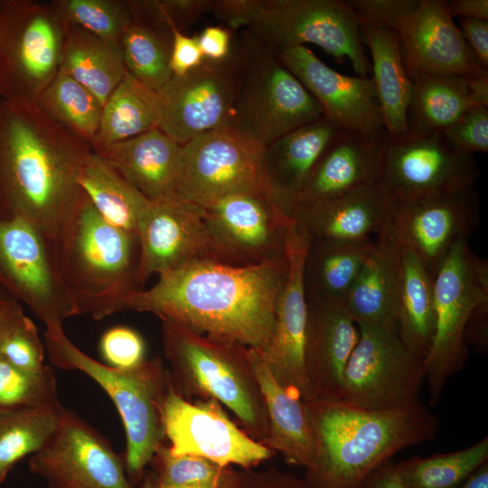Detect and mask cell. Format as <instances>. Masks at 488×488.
I'll return each mask as SVG.
<instances>
[{
  "label": "cell",
  "instance_id": "6da1fadb",
  "mask_svg": "<svg viewBox=\"0 0 488 488\" xmlns=\"http://www.w3.org/2000/svg\"><path fill=\"white\" fill-rule=\"evenodd\" d=\"M286 266V257L245 267L194 262L131 292L125 310L260 352L271 334Z\"/></svg>",
  "mask_w": 488,
  "mask_h": 488
},
{
  "label": "cell",
  "instance_id": "7a4b0ae2",
  "mask_svg": "<svg viewBox=\"0 0 488 488\" xmlns=\"http://www.w3.org/2000/svg\"><path fill=\"white\" fill-rule=\"evenodd\" d=\"M91 152L34 102L0 99V219H23L53 242L84 195L78 178Z\"/></svg>",
  "mask_w": 488,
  "mask_h": 488
},
{
  "label": "cell",
  "instance_id": "3957f363",
  "mask_svg": "<svg viewBox=\"0 0 488 488\" xmlns=\"http://www.w3.org/2000/svg\"><path fill=\"white\" fill-rule=\"evenodd\" d=\"M314 454L305 469L310 488H357L376 467L398 452L433 441L437 417L419 403L390 411H368L341 401L305 402Z\"/></svg>",
  "mask_w": 488,
  "mask_h": 488
},
{
  "label": "cell",
  "instance_id": "277c9868",
  "mask_svg": "<svg viewBox=\"0 0 488 488\" xmlns=\"http://www.w3.org/2000/svg\"><path fill=\"white\" fill-rule=\"evenodd\" d=\"M53 243L78 315L106 318L125 310L129 294L140 289L136 234L108 222L85 193L63 221Z\"/></svg>",
  "mask_w": 488,
  "mask_h": 488
},
{
  "label": "cell",
  "instance_id": "5b68a950",
  "mask_svg": "<svg viewBox=\"0 0 488 488\" xmlns=\"http://www.w3.org/2000/svg\"><path fill=\"white\" fill-rule=\"evenodd\" d=\"M161 333L176 391L185 399L217 400L235 415L245 433L266 446L267 411L249 348L167 322H162Z\"/></svg>",
  "mask_w": 488,
  "mask_h": 488
},
{
  "label": "cell",
  "instance_id": "8992f818",
  "mask_svg": "<svg viewBox=\"0 0 488 488\" xmlns=\"http://www.w3.org/2000/svg\"><path fill=\"white\" fill-rule=\"evenodd\" d=\"M51 362L63 370L85 373L99 384L115 405L126 435L124 463L136 487L145 476L157 447L165 438L162 408L172 380L160 357L128 370L108 366L79 349L62 324H47L43 333Z\"/></svg>",
  "mask_w": 488,
  "mask_h": 488
},
{
  "label": "cell",
  "instance_id": "52a82bcc",
  "mask_svg": "<svg viewBox=\"0 0 488 488\" xmlns=\"http://www.w3.org/2000/svg\"><path fill=\"white\" fill-rule=\"evenodd\" d=\"M360 24L387 27L399 37L408 76L429 72L488 77L443 0H349Z\"/></svg>",
  "mask_w": 488,
  "mask_h": 488
},
{
  "label": "cell",
  "instance_id": "ba28073f",
  "mask_svg": "<svg viewBox=\"0 0 488 488\" xmlns=\"http://www.w3.org/2000/svg\"><path fill=\"white\" fill-rule=\"evenodd\" d=\"M240 53V80L231 125L267 146L324 117L316 99L277 52L249 35Z\"/></svg>",
  "mask_w": 488,
  "mask_h": 488
},
{
  "label": "cell",
  "instance_id": "9c48e42d",
  "mask_svg": "<svg viewBox=\"0 0 488 488\" xmlns=\"http://www.w3.org/2000/svg\"><path fill=\"white\" fill-rule=\"evenodd\" d=\"M359 340L346 364L341 402L368 411L419 403L425 359L401 339L396 322L357 323Z\"/></svg>",
  "mask_w": 488,
  "mask_h": 488
},
{
  "label": "cell",
  "instance_id": "30bf717a",
  "mask_svg": "<svg viewBox=\"0 0 488 488\" xmlns=\"http://www.w3.org/2000/svg\"><path fill=\"white\" fill-rule=\"evenodd\" d=\"M65 28L52 2L0 0V99L36 101L59 72Z\"/></svg>",
  "mask_w": 488,
  "mask_h": 488
},
{
  "label": "cell",
  "instance_id": "8fae6325",
  "mask_svg": "<svg viewBox=\"0 0 488 488\" xmlns=\"http://www.w3.org/2000/svg\"><path fill=\"white\" fill-rule=\"evenodd\" d=\"M436 328L425 358L428 403L436 405L449 378L460 371L469 356L464 333L472 312L488 301V264L457 242L434 278Z\"/></svg>",
  "mask_w": 488,
  "mask_h": 488
},
{
  "label": "cell",
  "instance_id": "7c38bea8",
  "mask_svg": "<svg viewBox=\"0 0 488 488\" xmlns=\"http://www.w3.org/2000/svg\"><path fill=\"white\" fill-rule=\"evenodd\" d=\"M249 31L256 42L277 53L311 43L338 62L347 59L360 77H368L371 70L359 19L346 1L262 0Z\"/></svg>",
  "mask_w": 488,
  "mask_h": 488
},
{
  "label": "cell",
  "instance_id": "4fadbf2b",
  "mask_svg": "<svg viewBox=\"0 0 488 488\" xmlns=\"http://www.w3.org/2000/svg\"><path fill=\"white\" fill-rule=\"evenodd\" d=\"M175 196L207 207L235 193L269 196L263 160L266 146L228 124L188 141Z\"/></svg>",
  "mask_w": 488,
  "mask_h": 488
},
{
  "label": "cell",
  "instance_id": "5bb4252c",
  "mask_svg": "<svg viewBox=\"0 0 488 488\" xmlns=\"http://www.w3.org/2000/svg\"><path fill=\"white\" fill-rule=\"evenodd\" d=\"M478 168L471 154L452 147L442 134L387 135L376 187L389 205L474 189Z\"/></svg>",
  "mask_w": 488,
  "mask_h": 488
},
{
  "label": "cell",
  "instance_id": "9a60e30c",
  "mask_svg": "<svg viewBox=\"0 0 488 488\" xmlns=\"http://www.w3.org/2000/svg\"><path fill=\"white\" fill-rule=\"evenodd\" d=\"M0 286L44 325L62 324L78 315L54 243L21 218L0 219Z\"/></svg>",
  "mask_w": 488,
  "mask_h": 488
},
{
  "label": "cell",
  "instance_id": "2e32d148",
  "mask_svg": "<svg viewBox=\"0 0 488 488\" xmlns=\"http://www.w3.org/2000/svg\"><path fill=\"white\" fill-rule=\"evenodd\" d=\"M202 208L216 262L245 267L286 257L295 219L271 196L235 193Z\"/></svg>",
  "mask_w": 488,
  "mask_h": 488
},
{
  "label": "cell",
  "instance_id": "e0dca14e",
  "mask_svg": "<svg viewBox=\"0 0 488 488\" xmlns=\"http://www.w3.org/2000/svg\"><path fill=\"white\" fill-rule=\"evenodd\" d=\"M241 72V53L204 60L184 75H173L157 93L158 127L181 145L231 124Z\"/></svg>",
  "mask_w": 488,
  "mask_h": 488
},
{
  "label": "cell",
  "instance_id": "ac0fdd59",
  "mask_svg": "<svg viewBox=\"0 0 488 488\" xmlns=\"http://www.w3.org/2000/svg\"><path fill=\"white\" fill-rule=\"evenodd\" d=\"M162 421L174 455H192L222 466L250 469L275 454L238 427L217 400L189 401L173 383L163 403Z\"/></svg>",
  "mask_w": 488,
  "mask_h": 488
},
{
  "label": "cell",
  "instance_id": "d6986e66",
  "mask_svg": "<svg viewBox=\"0 0 488 488\" xmlns=\"http://www.w3.org/2000/svg\"><path fill=\"white\" fill-rule=\"evenodd\" d=\"M28 467L51 488H136L109 441L65 408L51 438L30 456Z\"/></svg>",
  "mask_w": 488,
  "mask_h": 488
},
{
  "label": "cell",
  "instance_id": "ffe728a7",
  "mask_svg": "<svg viewBox=\"0 0 488 488\" xmlns=\"http://www.w3.org/2000/svg\"><path fill=\"white\" fill-rule=\"evenodd\" d=\"M310 240L295 220L286 238V275L277 298L271 334L263 350L257 351L277 383L305 402L312 400L304 357L307 314L304 263Z\"/></svg>",
  "mask_w": 488,
  "mask_h": 488
},
{
  "label": "cell",
  "instance_id": "44dd1931",
  "mask_svg": "<svg viewBox=\"0 0 488 488\" xmlns=\"http://www.w3.org/2000/svg\"><path fill=\"white\" fill-rule=\"evenodd\" d=\"M136 236L140 288L153 275L215 261L203 208L177 196L148 201L139 216Z\"/></svg>",
  "mask_w": 488,
  "mask_h": 488
},
{
  "label": "cell",
  "instance_id": "7402d4cb",
  "mask_svg": "<svg viewBox=\"0 0 488 488\" xmlns=\"http://www.w3.org/2000/svg\"><path fill=\"white\" fill-rule=\"evenodd\" d=\"M390 208V231L397 243L413 252L434 277L451 249L467 240L479 224L474 189Z\"/></svg>",
  "mask_w": 488,
  "mask_h": 488
},
{
  "label": "cell",
  "instance_id": "603a6c76",
  "mask_svg": "<svg viewBox=\"0 0 488 488\" xmlns=\"http://www.w3.org/2000/svg\"><path fill=\"white\" fill-rule=\"evenodd\" d=\"M277 55L316 99L323 116L338 128L364 134L385 131L372 78L342 74L305 46Z\"/></svg>",
  "mask_w": 488,
  "mask_h": 488
},
{
  "label": "cell",
  "instance_id": "cb8c5ba5",
  "mask_svg": "<svg viewBox=\"0 0 488 488\" xmlns=\"http://www.w3.org/2000/svg\"><path fill=\"white\" fill-rule=\"evenodd\" d=\"M305 367L312 400L340 401L359 329L344 302L306 299Z\"/></svg>",
  "mask_w": 488,
  "mask_h": 488
},
{
  "label": "cell",
  "instance_id": "d4e9b609",
  "mask_svg": "<svg viewBox=\"0 0 488 488\" xmlns=\"http://www.w3.org/2000/svg\"><path fill=\"white\" fill-rule=\"evenodd\" d=\"M386 137V131H342L312 170L296 201L293 215L299 209L375 186Z\"/></svg>",
  "mask_w": 488,
  "mask_h": 488
},
{
  "label": "cell",
  "instance_id": "484cf974",
  "mask_svg": "<svg viewBox=\"0 0 488 488\" xmlns=\"http://www.w3.org/2000/svg\"><path fill=\"white\" fill-rule=\"evenodd\" d=\"M99 155L147 201L175 196L183 168V146L159 128L113 144Z\"/></svg>",
  "mask_w": 488,
  "mask_h": 488
},
{
  "label": "cell",
  "instance_id": "4316f807",
  "mask_svg": "<svg viewBox=\"0 0 488 488\" xmlns=\"http://www.w3.org/2000/svg\"><path fill=\"white\" fill-rule=\"evenodd\" d=\"M342 131L322 117L266 146L263 168L269 193L292 217L312 170Z\"/></svg>",
  "mask_w": 488,
  "mask_h": 488
},
{
  "label": "cell",
  "instance_id": "83f0119b",
  "mask_svg": "<svg viewBox=\"0 0 488 488\" xmlns=\"http://www.w3.org/2000/svg\"><path fill=\"white\" fill-rule=\"evenodd\" d=\"M293 217L312 239L361 241L390 230L391 208L372 186L299 209Z\"/></svg>",
  "mask_w": 488,
  "mask_h": 488
},
{
  "label": "cell",
  "instance_id": "f1b7e54d",
  "mask_svg": "<svg viewBox=\"0 0 488 488\" xmlns=\"http://www.w3.org/2000/svg\"><path fill=\"white\" fill-rule=\"evenodd\" d=\"M249 350L267 411L269 434L266 446L279 453L288 465L306 469L314 454V437L307 406L281 387L258 352Z\"/></svg>",
  "mask_w": 488,
  "mask_h": 488
},
{
  "label": "cell",
  "instance_id": "f546056e",
  "mask_svg": "<svg viewBox=\"0 0 488 488\" xmlns=\"http://www.w3.org/2000/svg\"><path fill=\"white\" fill-rule=\"evenodd\" d=\"M361 41L371 57L373 82L388 136L395 138L408 131L412 82L405 70L401 44L390 29L361 24Z\"/></svg>",
  "mask_w": 488,
  "mask_h": 488
},
{
  "label": "cell",
  "instance_id": "4dcf8cb0",
  "mask_svg": "<svg viewBox=\"0 0 488 488\" xmlns=\"http://www.w3.org/2000/svg\"><path fill=\"white\" fill-rule=\"evenodd\" d=\"M400 248L390 230L375 239L345 300L357 323L396 322Z\"/></svg>",
  "mask_w": 488,
  "mask_h": 488
},
{
  "label": "cell",
  "instance_id": "1f68e13d",
  "mask_svg": "<svg viewBox=\"0 0 488 488\" xmlns=\"http://www.w3.org/2000/svg\"><path fill=\"white\" fill-rule=\"evenodd\" d=\"M375 243L310 240L304 263L306 299L344 302Z\"/></svg>",
  "mask_w": 488,
  "mask_h": 488
},
{
  "label": "cell",
  "instance_id": "d6a6232c",
  "mask_svg": "<svg viewBox=\"0 0 488 488\" xmlns=\"http://www.w3.org/2000/svg\"><path fill=\"white\" fill-rule=\"evenodd\" d=\"M59 71L84 86L103 106L127 70L118 43L66 23Z\"/></svg>",
  "mask_w": 488,
  "mask_h": 488
},
{
  "label": "cell",
  "instance_id": "836d02e7",
  "mask_svg": "<svg viewBox=\"0 0 488 488\" xmlns=\"http://www.w3.org/2000/svg\"><path fill=\"white\" fill-rule=\"evenodd\" d=\"M399 248L396 324L404 343L425 359L436 328L435 277L413 252Z\"/></svg>",
  "mask_w": 488,
  "mask_h": 488
},
{
  "label": "cell",
  "instance_id": "e575fe53",
  "mask_svg": "<svg viewBox=\"0 0 488 488\" xmlns=\"http://www.w3.org/2000/svg\"><path fill=\"white\" fill-rule=\"evenodd\" d=\"M412 82L405 136L442 134L473 108L468 79L439 73L417 72Z\"/></svg>",
  "mask_w": 488,
  "mask_h": 488
},
{
  "label": "cell",
  "instance_id": "d590c367",
  "mask_svg": "<svg viewBox=\"0 0 488 488\" xmlns=\"http://www.w3.org/2000/svg\"><path fill=\"white\" fill-rule=\"evenodd\" d=\"M158 121L157 93L126 72L103 105L91 149L100 154L113 144L157 128Z\"/></svg>",
  "mask_w": 488,
  "mask_h": 488
},
{
  "label": "cell",
  "instance_id": "8d00e7d4",
  "mask_svg": "<svg viewBox=\"0 0 488 488\" xmlns=\"http://www.w3.org/2000/svg\"><path fill=\"white\" fill-rule=\"evenodd\" d=\"M78 183L97 211L110 224L136 234L147 200L103 156L91 152Z\"/></svg>",
  "mask_w": 488,
  "mask_h": 488
},
{
  "label": "cell",
  "instance_id": "74e56055",
  "mask_svg": "<svg viewBox=\"0 0 488 488\" xmlns=\"http://www.w3.org/2000/svg\"><path fill=\"white\" fill-rule=\"evenodd\" d=\"M171 42L169 30L131 16L119 41L127 72L158 93L173 76Z\"/></svg>",
  "mask_w": 488,
  "mask_h": 488
},
{
  "label": "cell",
  "instance_id": "f35d334b",
  "mask_svg": "<svg viewBox=\"0 0 488 488\" xmlns=\"http://www.w3.org/2000/svg\"><path fill=\"white\" fill-rule=\"evenodd\" d=\"M63 408L59 402L0 414V483L19 461L38 452L48 442Z\"/></svg>",
  "mask_w": 488,
  "mask_h": 488
},
{
  "label": "cell",
  "instance_id": "ab89813d",
  "mask_svg": "<svg viewBox=\"0 0 488 488\" xmlns=\"http://www.w3.org/2000/svg\"><path fill=\"white\" fill-rule=\"evenodd\" d=\"M48 117L92 145L102 104L84 86L59 71L34 102Z\"/></svg>",
  "mask_w": 488,
  "mask_h": 488
},
{
  "label": "cell",
  "instance_id": "60d3db41",
  "mask_svg": "<svg viewBox=\"0 0 488 488\" xmlns=\"http://www.w3.org/2000/svg\"><path fill=\"white\" fill-rule=\"evenodd\" d=\"M488 462V437L457 451L397 463L400 488H457Z\"/></svg>",
  "mask_w": 488,
  "mask_h": 488
},
{
  "label": "cell",
  "instance_id": "b9f144b4",
  "mask_svg": "<svg viewBox=\"0 0 488 488\" xmlns=\"http://www.w3.org/2000/svg\"><path fill=\"white\" fill-rule=\"evenodd\" d=\"M153 477L166 488H233L239 470L222 466L192 455H174L169 446L160 445L150 462Z\"/></svg>",
  "mask_w": 488,
  "mask_h": 488
},
{
  "label": "cell",
  "instance_id": "7bdbcfd3",
  "mask_svg": "<svg viewBox=\"0 0 488 488\" xmlns=\"http://www.w3.org/2000/svg\"><path fill=\"white\" fill-rule=\"evenodd\" d=\"M52 3L66 23L113 43L119 44L122 33L131 21L127 1L54 0Z\"/></svg>",
  "mask_w": 488,
  "mask_h": 488
},
{
  "label": "cell",
  "instance_id": "ee69618b",
  "mask_svg": "<svg viewBox=\"0 0 488 488\" xmlns=\"http://www.w3.org/2000/svg\"><path fill=\"white\" fill-rule=\"evenodd\" d=\"M53 370L22 371L0 355V414L26 408L59 403Z\"/></svg>",
  "mask_w": 488,
  "mask_h": 488
},
{
  "label": "cell",
  "instance_id": "f6af8a7d",
  "mask_svg": "<svg viewBox=\"0 0 488 488\" xmlns=\"http://www.w3.org/2000/svg\"><path fill=\"white\" fill-rule=\"evenodd\" d=\"M131 14L172 32L192 24L204 12L209 11L211 1L163 0L127 1Z\"/></svg>",
  "mask_w": 488,
  "mask_h": 488
},
{
  "label": "cell",
  "instance_id": "bcb514c9",
  "mask_svg": "<svg viewBox=\"0 0 488 488\" xmlns=\"http://www.w3.org/2000/svg\"><path fill=\"white\" fill-rule=\"evenodd\" d=\"M44 352L36 325L25 314L0 342V355L28 372H38L45 367Z\"/></svg>",
  "mask_w": 488,
  "mask_h": 488
},
{
  "label": "cell",
  "instance_id": "7dc6e473",
  "mask_svg": "<svg viewBox=\"0 0 488 488\" xmlns=\"http://www.w3.org/2000/svg\"><path fill=\"white\" fill-rule=\"evenodd\" d=\"M99 351L105 364L119 370L132 369L146 360L143 336L126 325L106 330L99 339Z\"/></svg>",
  "mask_w": 488,
  "mask_h": 488
},
{
  "label": "cell",
  "instance_id": "c3c4849f",
  "mask_svg": "<svg viewBox=\"0 0 488 488\" xmlns=\"http://www.w3.org/2000/svg\"><path fill=\"white\" fill-rule=\"evenodd\" d=\"M443 136L457 151L471 154L488 151V108L473 107L465 111Z\"/></svg>",
  "mask_w": 488,
  "mask_h": 488
},
{
  "label": "cell",
  "instance_id": "681fc988",
  "mask_svg": "<svg viewBox=\"0 0 488 488\" xmlns=\"http://www.w3.org/2000/svg\"><path fill=\"white\" fill-rule=\"evenodd\" d=\"M233 488H310L304 477L277 467L265 470L239 469Z\"/></svg>",
  "mask_w": 488,
  "mask_h": 488
},
{
  "label": "cell",
  "instance_id": "f907efd6",
  "mask_svg": "<svg viewBox=\"0 0 488 488\" xmlns=\"http://www.w3.org/2000/svg\"><path fill=\"white\" fill-rule=\"evenodd\" d=\"M170 68L173 75L182 76L195 69L205 60L196 37H190L173 29Z\"/></svg>",
  "mask_w": 488,
  "mask_h": 488
},
{
  "label": "cell",
  "instance_id": "816d5d0a",
  "mask_svg": "<svg viewBox=\"0 0 488 488\" xmlns=\"http://www.w3.org/2000/svg\"><path fill=\"white\" fill-rule=\"evenodd\" d=\"M262 0L211 1L209 11L231 28L250 27Z\"/></svg>",
  "mask_w": 488,
  "mask_h": 488
},
{
  "label": "cell",
  "instance_id": "f5cc1de1",
  "mask_svg": "<svg viewBox=\"0 0 488 488\" xmlns=\"http://www.w3.org/2000/svg\"><path fill=\"white\" fill-rule=\"evenodd\" d=\"M461 33L478 64L488 70V20L461 18Z\"/></svg>",
  "mask_w": 488,
  "mask_h": 488
},
{
  "label": "cell",
  "instance_id": "db71d44e",
  "mask_svg": "<svg viewBox=\"0 0 488 488\" xmlns=\"http://www.w3.org/2000/svg\"><path fill=\"white\" fill-rule=\"evenodd\" d=\"M205 60L220 61L230 54V33L221 26H207L196 37Z\"/></svg>",
  "mask_w": 488,
  "mask_h": 488
},
{
  "label": "cell",
  "instance_id": "11a10c76",
  "mask_svg": "<svg viewBox=\"0 0 488 488\" xmlns=\"http://www.w3.org/2000/svg\"><path fill=\"white\" fill-rule=\"evenodd\" d=\"M465 343L478 353L488 350V301L480 304L471 314L464 333Z\"/></svg>",
  "mask_w": 488,
  "mask_h": 488
},
{
  "label": "cell",
  "instance_id": "9f6ffc18",
  "mask_svg": "<svg viewBox=\"0 0 488 488\" xmlns=\"http://www.w3.org/2000/svg\"><path fill=\"white\" fill-rule=\"evenodd\" d=\"M357 488H400L397 463L385 461L371 471Z\"/></svg>",
  "mask_w": 488,
  "mask_h": 488
},
{
  "label": "cell",
  "instance_id": "6f0895ef",
  "mask_svg": "<svg viewBox=\"0 0 488 488\" xmlns=\"http://www.w3.org/2000/svg\"><path fill=\"white\" fill-rule=\"evenodd\" d=\"M449 14L468 19L488 20L487 0H452L446 1Z\"/></svg>",
  "mask_w": 488,
  "mask_h": 488
},
{
  "label": "cell",
  "instance_id": "680465c9",
  "mask_svg": "<svg viewBox=\"0 0 488 488\" xmlns=\"http://www.w3.org/2000/svg\"><path fill=\"white\" fill-rule=\"evenodd\" d=\"M23 315V305L17 301L0 305V342Z\"/></svg>",
  "mask_w": 488,
  "mask_h": 488
},
{
  "label": "cell",
  "instance_id": "91938a15",
  "mask_svg": "<svg viewBox=\"0 0 488 488\" xmlns=\"http://www.w3.org/2000/svg\"><path fill=\"white\" fill-rule=\"evenodd\" d=\"M468 90L473 107L488 108V77L468 79Z\"/></svg>",
  "mask_w": 488,
  "mask_h": 488
},
{
  "label": "cell",
  "instance_id": "94428289",
  "mask_svg": "<svg viewBox=\"0 0 488 488\" xmlns=\"http://www.w3.org/2000/svg\"><path fill=\"white\" fill-rule=\"evenodd\" d=\"M457 488H488V462L476 469Z\"/></svg>",
  "mask_w": 488,
  "mask_h": 488
},
{
  "label": "cell",
  "instance_id": "6125c7cd",
  "mask_svg": "<svg viewBox=\"0 0 488 488\" xmlns=\"http://www.w3.org/2000/svg\"><path fill=\"white\" fill-rule=\"evenodd\" d=\"M139 484L140 486L138 488H166L158 484L153 475L146 477L144 476Z\"/></svg>",
  "mask_w": 488,
  "mask_h": 488
},
{
  "label": "cell",
  "instance_id": "be15d7a7",
  "mask_svg": "<svg viewBox=\"0 0 488 488\" xmlns=\"http://www.w3.org/2000/svg\"><path fill=\"white\" fill-rule=\"evenodd\" d=\"M15 301L12 296H10L1 286H0V305L6 303Z\"/></svg>",
  "mask_w": 488,
  "mask_h": 488
}]
</instances>
